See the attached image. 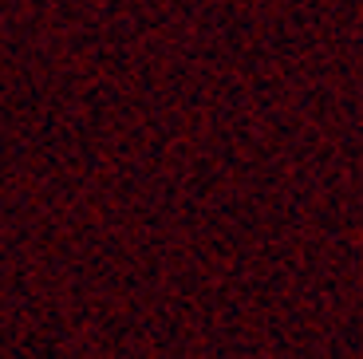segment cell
Returning <instances> with one entry per match:
<instances>
[]
</instances>
